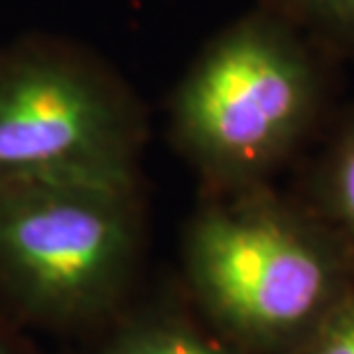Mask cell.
<instances>
[{"mask_svg": "<svg viewBox=\"0 0 354 354\" xmlns=\"http://www.w3.org/2000/svg\"><path fill=\"white\" fill-rule=\"evenodd\" d=\"M182 258L196 304L244 354L297 350L352 292L343 244L267 184L212 191Z\"/></svg>", "mask_w": 354, "mask_h": 354, "instance_id": "cell-1", "label": "cell"}, {"mask_svg": "<svg viewBox=\"0 0 354 354\" xmlns=\"http://www.w3.org/2000/svg\"><path fill=\"white\" fill-rule=\"evenodd\" d=\"M143 242L140 177L0 187V301L41 327H95L124 308Z\"/></svg>", "mask_w": 354, "mask_h": 354, "instance_id": "cell-2", "label": "cell"}, {"mask_svg": "<svg viewBox=\"0 0 354 354\" xmlns=\"http://www.w3.org/2000/svg\"><path fill=\"white\" fill-rule=\"evenodd\" d=\"M315 65L276 14L235 21L205 46L171 102V136L209 191L267 184L310 129Z\"/></svg>", "mask_w": 354, "mask_h": 354, "instance_id": "cell-3", "label": "cell"}, {"mask_svg": "<svg viewBox=\"0 0 354 354\" xmlns=\"http://www.w3.org/2000/svg\"><path fill=\"white\" fill-rule=\"evenodd\" d=\"M143 102L99 53L58 35L0 48V187L140 177Z\"/></svg>", "mask_w": 354, "mask_h": 354, "instance_id": "cell-4", "label": "cell"}, {"mask_svg": "<svg viewBox=\"0 0 354 354\" xmlns=\"http://www.w3.org/2000/svg\"><path fill=\"white\" fill-rule=\"evenodd\" d=\"M97 354H244L221 334L166 310L131 315L113 331Z\"/></svg>", "mask_w": 354, "mask_h": 354, "instance_id": "cell-5", "label": "cell"}, {"mask_svg": "<svg viewBox=\"0 0 354 354\" xmlns=\"http://www.w3.org/2000/svg\"><path fill=\"white\" fill-rule=\"evenodd\" d=\"M324 203L354 253V118L341 131L324 166Z\"/></svg>", "mask_w": 354, "mask_h": 354, "instance_id": "cell-6", "label": "cell"}, {"mask_svg": "<svg viewBox=\"0 0 354 354\" xmlns=\"http://www.w3.org/2000/svg\"><path fill=\"white\" fill-rule=\"evenodd\" d=\"M297 354H354V292L345 295Z\"/></svg>", "mask_w": 354, "mask_h": 354, "instance_id": "cell-7", "label": "cell"}, {"mask_svg": "<svg viewBox=\"0 0 354 354\" xmlns=\"http://www.w3.org/2000/svg\"><path fill=\"white\" fill-rule=\"evenodd\" d=\"M331 37L354 44V0H283Z\"/></svg>", "mask_w": 354, "mask_h": 354, "instance_id": "cell-8", "label": "cell"}, {"mask_svg": "<svg viewBox=\"0 0 354 354\" xmlns=\"http://www.w3.org/2000/svg\"><path fill=\"white\" fill-rule=\"evenodd\" d=\"M0 354H24L17 345V341H14V336L3 327V324H0Z\"/></svg>", "mask_w": 354, "mask_h": 354, "instance_id": "cell-9", "label": "cell"}]
</instances>
